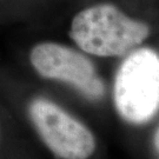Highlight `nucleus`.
<instances>
[{
    "mask_svg": "<svg viewBox=\"0 0 159 159\" xmlns=\"http://www.w3.org/2000/svg\"><path fill=\"white\" fill-rule=\"evenodd\" d=\"M154 146H156L157 151L159 152V127L157 132H156V136H154Z\"/></svg>",
    "mask_w": 159,
    "mask_h": 159,
    "instance_id": "nucleus-5",
    "label": "nucleus"
},
{
    "mask_svg": "<svg viewBox=\"0 0 159 159\" xmlns=\"http://www.w3.org/2000/svg\"><path fill=\"white\" fill-rule=\"evenodd\" d=\"M30 118L41 140L60 159H89L96 150L92 132L57 104L35 98L30 102Z\"/></svg>",
    "mask_w": 159,
    "mask_h": 159,
    "instance_id": "nucleus-3",
    "label": "nucleus"
},
{
    "mask_svg": "<svg viewBox=\"0 0 159 159\" xmlns=\"http://www.w3.org/2000/svg\"><path fill=\"white\" fill-rule=\"evenodd\" d=\"M114 104L133 124L150 120L159 110V56L143 47L130 52L114 80Z\"/></svg>",
    "mask_w": 159,
    "mask_h": 159,
    "instance_id": "nucleus-2",
    "label": "nucleus"
},
{
    "mask_svg": "<svg viewBox=\"0 0 159 159\" xmlns=\"http://www.w3.org/2000/svg\"><path fill=\"white\" fill-rule=\"evenodd\" d=\"M148 24L127 17L118 7L98 4L72 20L70 37L78 47L98 57H123L148 38Z\"/></svg>",
    "mask_w": 159,
    "mask_h": 159,
    "instance_id": "nucleus-1",
    "label": "nucleus"
},
{
    "mask_svg": "<svg viewBox=\"0 0 159 159\" xmlns=\"http://www.w3.org/2000/svg\"><path fill=\"white\" fill-rule=\"evenodd\" d=\"M35 72L45 79L59 80L75 87L90 99H99L105 85L89 58L58 43H39L30 52Z\"/></svg>",
    "mask_w": 159,
    "mask_h": 159,
    "instance_id": "nucleus-4",
    "label": "nucleus"
}]
</instances>
